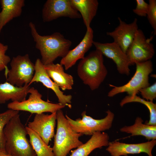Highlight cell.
Returning a JSON list of instances; mask_svg holds the SVG:
<instances>
[{
    "instance_id": "cell-1",
    "label": "cell",
    "mask_w": 156,
    "mask_h": 156,
    "mask_svg": "<svg viewBox=\"0 0 156 156\" xmlns=\"http://www.w3.org/2000/svg\"><path fill=\"white\" fill-rule=\"evenodd\" d=\"M29 25L36 48L40 51V60L44 65L53 63L58 57L62 58L67 55L72 44L71 41L58 32L50 35H40L33 23L30 22Z\"/></svg>"
},
{
    "instance_id": "cell-2",
    "label": "cell",
    "mask_w": 156,
    "mask_h": 156,
    "mask_svg": "<svg viewBox=\"0 0 156 156\" xmlns=\"http://www.w3.org/2000/svg\"><path fill=\"white\" fill-rule=\"evenodd\" d=\"M3 134L6 153L12 156H37L27 137L26 127L21 122L19 114L6 125Z\"/></svg>"
},
{
    "instance_id": "cell-3",
    "label": "cell",
    "mask_w": 156,
    "mask_h": 156,
    "mask_svg": "<svg viewBox=\"0 0 156 156\" xmlns=\"http://www.w3.org/2000/svg\"><path fill=\"white\" fill-rule=\"evenodd\" d=\"M77 73L83 83L92 90L98 89L107 74L101 52L96 49L81 59L77 66Z\"/></svg>"
},
{
    "instance_id": "cell-4",
    "label": "cell",
    "mask_w": 156,
    "mask_h": 156,
    "mask_svg": "<svg viewBox=\"0 0 156 156\" xmlns=\"http://www.w3.org/2000/svg\"><path fill=\"white\" fill-rule=\"evenodd\" d=\"M56 114L57 128L52 151L54 156H66L72 149L83 144L79 139L83 135L72 129L61 109Z\"/></svg>"
},
{
    "instance_id": "cell-5",
    "label": "cell",
    "mask_w": 156,
    "mask_h": 156,
    "mask_svg": "<svg viewBox=\"0 0 156 156\" xmlns=\"http://www.w3.org/2000/svg\"><path fill=\"white\" fill-rule=\"evenodd\" d=\"M135 73L131 79L126 84L121 86L109 84L113 88L107 96L112 97L120 93L127 92L130 96L136 95L140 90L150 85L149 76L153 70V65L150 60L145 62H136Z\"/></svg>"
},
{
    "instance_id": "cell-6",
    "label": "cell",
    "mask_w": 156,
    "mask_h": 156,
    "mask_svg": "<svg viewBox=\"0 0 156 156\" xmlns=\"http://www.w3.org/2000/svg\"><path fill=\"white\" fill-rule=\"evenodd\" d=\"M28 92L30 94L27 100L21 102H10L8 104V108L9 109L38 114L45 112L52 113L65 107L59 103H52L43 100L42 94L34 87H30Z\"/></svg>"
},
{
    "instance_id": "cell-7",
    "label": "cell",
    "mask_w": 156,
    "mask_h": 156,
    "mask_svg": "<svg viewBox=\"0 0 156 156\" xmlns=\"http://www.w3.org/2000/svg\"><path fill=\"white\" fill-rule=\"evenodd\" d=\"M10 66L11 69L5 76L7 81L19 87L30 83L35 73V66L28 54L13 57Z\"/></svg>"
},
{
    "instance_id": "cell-8",
    "label": "cell",
    "mask_w": 156,
    "mask_h": 156,
    "mask_svg": "<svg viewBox=\"0 0 156 156\" xmlns=\"http://www.w3.org/2000/svg\"><path fill=\"white\" fill-rule=\"evenodd\" d=\"M106 116L101 119H95L87 116L85 111L81 113L82 119L73 120L67 115L65 117L72 129L76 132L83 135H90L94 133L108 130L112 126L114 115L109 110L106 112Z\"/></svg>"
},
{
    "instance_id": "cell-9",
    "label": "cell",
    "mask_w": 156,
    "mask_h": 156,
    "mask_svg": "<svg viewBox=\"0 0 156 156\" xmlns=\"http://www.w3.org/2000/svg\"><path fill=\"white\" fill-rule=\"evenodd\" d=\"M153 38V36L146 38L143 31L138 29L126 53L130 65L150 60L153 57L155 52L151 42Z\"/></svg>"
},
{
    "instance_id": "cell-10",
    "label": "cell",
    "mask_w": 156,
    "mask_h": 156,
    "mask_svg": "<svg viewBox=\"0 0 156 156\" xmlns=\"http://www.w3.org/2000/svg\"><path fill=\"white\" fill-rule=\"evenodd\" d=\"M44 22H49L61 17L72 19L80 18L81 16L72 4L70 0H47L42 11Z\"/></svg>"
},
{
    "instance_id": "cell-11",
    "label": "cell",
    "mask_w": 156,
    "mask_h": 156,
    "mask_svg": "<svg viewBox=\"0 0 156 156\" xmlns=\"http://www.w3.org/2000/svg\"><path fill=\"white\" fill-rule=\"evenodd\" d=\"M93 45L103 55L114 62L119 73L127 76L130 75L129 62L126 53L118 45L114 42L102 43L94 41Z\"/></svg>"
},
{
    "instance_id": "cell-12",
    "label": "cell",
    "mask_w": 156,
    "mask_h": 156,
    "mask_svg": "<svg viewBox=\"0 0 156 156\" xmlns=\"http://www.w3.org/2000/svg\"><path fill=\"white\" fill-rule=\"evenodd\" d=\"M56 112L50 114H36L33 120L28 124L27 127L36 132L48 145L55 135Z\"/></svg>"
},
{
    "instance_id": "cell-13",
    "label": "cell",
    "mask_w": 156,
    "mask_h": 156,
    "mask_svg": "<svg viewBox=\"0 0 156 156\" xmlns=\"http://www.w3.org/2000/svg\"><path fill=\"white\" fill-rule=\"evenodd\" d=\"M156 144V140L134 144H126L117 141L109 142L106 149L111 156H128L130 154L145 153L148 156H153L152 150Z\"/></svg>"
},
{
    "instance_id": "cell-14",
    "label": "cell",
    "mask_w": 156,
    "mask_h": 156,
    "mask_svg": "<svg viewBox=\"0 0 156 156\" xmlns=\"http://www.w3.org/2000/svg\"><path fill=\"white\" fill-rule=\"evenodd\" d=\"M118 25L115 29L107 32V35L112 37L114 42L118 45L125 53L133 41L138 29V20L135 18L131 23H127L120 18H118Z\"/></svg>"
},
{
    "instance_id": "cell-15",
    "label": "cell",
    "mask_w": 156,
    "mask_h": 156,
    "mask_svg": "<svg viewBox=\"0 0 156 156\" xmlns=\"http://www.w3.org/2000/svg\"><path fill=\"white\" fill-rule=\"evenodd\" d=\"M35 72L34 77L29 86L34 82H40L48 88L51 89L55 92L60 104L67 106L70 108L71 107L70 103L72 99L71 95H66L63 93L60 88L51 79L47 74L40 59H36L35 64Z\"/></svg>"
},
{
    "instance_id": "cell-16",
    "label": "cell",
    "mask_w": 156,
    "mask_h": 156,
    "mask_svg": "<svg viewBox=\"0 0 156 156\" xmlns=\"http://www.w3.org/2000/svg\"><path fill=\"white\" fill-rule=\"evenodd\" d=\"M93 31L90 27L87 29L86 34L79 43L74 49L69 50L62 58L60 64L66 70L74 66L79 59H83L84 55L93 45Z\"/></svg>"
},
{
    "instance_id": "cell-17",
    "label": "cell",
    "mask_w": 156,
    "mask_h": 156,
    "mask_svg": "<svg viewBox=\"0 0 156 156\" xmlns=\"http://www.w3.org/2000/svg\"><path fill=\"white\" fill-rule=\"evenodd\" d=\"M63 66L60 64L53 63L44 65L49 76L62 90H70L74 84L73 76L65 72Z\"/></svg>"
},
{
    "instance_id": "cell-18",
    "label": "cell",
    "mask_w": 156,
    "mask_h": 156,
    "mask_svg": "<svg viewBox=\"0 0 156 156\" xmlns=\"http://www.w3.org/2000/svg\"><path fill=\"white\" fill-rule=\"evenodd\" d=\"M92 135L86 143L72 151L70 156H88L95 149L108 146L109 137L107 133L97 132Z\"/></svg>"
},
{
    "instance_id": "cell-19",
    "label": "cell",
    "mask_w": 156,
    "mask_h": 156,
    "mask_svg": "<svg viewBox=\"0 0 156 156\" xmlns=\"http://www.w3.org/2000/svg\"><path fill=\"white\" fill-rule=\"evenodd\" d=\"M24 0H0V33L3 27L14 18L20 16L25 6Z\"/></svg>"
},
{
    "instance_id": "cell-20",
    "label": "cell",
    "mask_w": 156,
    "mask_h": 156,
    "mask_svg": "<svg viewBox=\"0 0 156 156\" xmlns=\"http://www.w3.org/2000/svg\"><path fill=\"white\" fill-rule=\"evenodd\" d=\"M30 88L28 84L18 87L6 81L0 84V104L11 100L12 102H21L26 100Z\"/></svg>"
},
{
    "instance_id": "cell-21",
    "label": "cell",
    "mask_w": 156,
    "mask_h": 156,
    "mask_svg": "<svg viewBox=\"0 0 156 156\" xmlns=\"http://www.w3.org/2000/svg\"><path fill=\"white\" fill-rule=\"evenodd\" d=\"M71 3L79 13L87 29L96 16L99 5L97 0H70Z\"/></svg>"
},
{
    "instance_id": "cell-22",
    "label": "cell",
    "mask_w": 156,
    "mask_h": 156,
    "mask_svg": "<svg viewBox=\"0 0 156 156\" xmlns=\"http://www.w3.org/2000/svg\"><path fill=\"white\" fill-rule=\"evenodd\" d=\"M142 118L140 117L136 118L134 124L131 126H125L120 129L122 132L131 134L130 136L142 135L146 139H156V125H151L143 124Z\"/></svg>"
},
{
    "instance_id": "cell-23",
    "label": "cell",
    "mask_w": 156,
    "mask_h": 156,
    "mask_svg": "<svg viewBox=\"0 0 156 156\" xmlns=\"http://www.w3.org/2000/svg\"><path fill=\"white\" fill-rule=\"evenodd\" d=\"M29 142L37 156H54L52 148L49 146L34 131L26 127Z\"/></svg>"
},
{
    "instance_id": "cell-24",
    "label": "cell",
    "mask_w": 156,
    "mask_h": 156,
    "mask_svg": "<svg viewBox=\"0 0 156 156\" xmlns=\"http://www.w3.org/2000/svg\"><path fill=\"white\" fill-rule=\"evenodd\" d=\"M133 102L142 103L148 109L150 112V119L148 122H145V124L148 125H156V104L153 102L142 99L137 95L132 96L128 95L122 100L120 104L121 107H122L127 103Z\"/></svg>"
},
{
    "instance_id": "cell-25",
    "label": "cell",
    "mask_w": 156,
    "mask_h": 156,
    "mask_svg": "<svg viewBox=\"0 0 156 156\" xmlns=\"http://www.w3.org/2000/svg\"><path fill=\"white\" fill-rule=\"evenodd\" d=\"M19 111L9 109L0 113V151L5 152L3 129L6 125Z\"/></svg>"
},
{
    "instance_id": "cell-26",
    "label": "cell",
    "mask_w": 156,
    "mask_h": 156,
    "mask_svg": "<svg viewBox=\"0 0 156 156\" xmlns=\"http://www.w3.org/2000/svg\"><path fill=\"white\" fill-rule=\"evenodd\" d=\"M148 8L146 16L148 20L154 29V34H156V0H149Z\"/></svg>"
},
{
    "instance_id": "cell-27",
    "label": "cell",
    "mask_w": 156,
    "mask_h": 156,
    "mask_svg": "<svg viewBox=\"0 0 156 156\" xmlns=\"http://www.w3.org/2000/svg\"><path fill=\"white\" fill-rule=\"evenodd\" d=\"M8 49L7 45H4L0 42V71L5 69V76L8 70L7 65L10 62V57L5 54V53Z\"/></svg>"
},
{
    "instance_id": "cell-28",
    "label": "cell",
    "mask_w": 156,
    "mask_h": 156,
    "mask_svg": "<svg viewBox=\"0 0 156 156\" xmlns=\"http://www.w3.org/2000/svg\"><path fill=\"white\" fill-rule=\"evenodd\" d=\"M143 99L153 102L156 98V83L140 89L139 91Z\"/></svg>"
},
{
    "instance_id": "cell-29",
    "label": "cell",
    "mask_w": 156,
    "mask_h": 156,
    "mask_svg": "<svg viewBox=\"0 0 156 156\" xmlns=\"http://www.w3.org/2000/svg\"><path fill=\"white\" fill-rule=\"evenodd\" d=\"M136 6L133 9V12L140 16H146L148 8V4L144 0H136Z\"/></svg>"
},
{
    "instance_id": "cell-30",
    "label": "cell",
    "mask_w": 156,
    "mask_h": 156,
    "mask_svg": "<svg viewBox=\"0 0 156 156\" xmlns=\"http://www.w3.org/2000/svg\"><path fill=\"white\" fill-rule=\"evenodd\" d=\"M0 156H12L5 152L0 151Z\"/></svg>"
}]
</instances>
